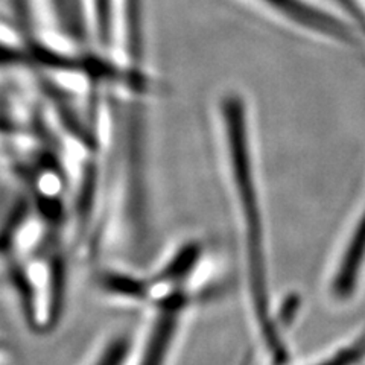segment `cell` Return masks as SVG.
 Here are the masks:
<instances>
[{
  "label": "cell",
  "mask_w": 365,
  "mask_h": 365,
  "mask_svg": "<svg viewBox=\"0 0 365 365\" xmlns=\"http://www.w3.org/2000/svg\"><path fill=\"white\" fill-rule=\"evenodd\" d=\"M262 2H265L272 9L279 11V14L303 28L334 37L339 41L350 40V32L338 20L323 14V11H318L302 0H262Z\"/></svg>",
  "instance_id": "obj_2"
},
{
  "label": "cell",
  "mask_w": 365,
  "mask_h": 365,
  "mask_svg": "<svg viewBox=\"0 0 365 365\" xmlns=\"http://www.w3.org/2000/svg\"><path fill=\"white\" fill-rule=\"evenodd\" d=\"M364 356H365V336H364V339H361L358 342L356 346L342 350L334 358H330V359H327L326 362H322L319 365H351V364L358 362Z\"/></svg>",
  "instance_id": "obj_5"
},
{
  "label": "cell",
  "mask_w": 365,
  "mask_h": 365,
  "mask_svg": "<svg viewBox=\"0 0 365 365\" xmlns=\"http://www.w3.org/2000/svg\"><path fill=\"white\" fill-rule=\"evenodd\" d=\"M185 306V297H170L163 304L148 339L140 365H163L170 342L177 332L180 311Z\"/></svg>",
  "instance_id": "obj_3"
},
{
  "label": "cell",
  "mask_w": 365,
  "mask_h": 365,
  "mask_svg": "<svg viewBox=\"0 0 365 365\" xmlns=\"http://www.w3.org/2000/svg\"><path fill=\"white\" fill-rule=\"evenodd\" d=\"M365 259V212L351 235L349 245L344 251V257L339 264L338 272L334 280V294L338 299H347L355 289L359 272Z\"/></svg>",
  "instance_id": "obj_4"
},
{
  "label": "cell",
  "mask_w": 365,
  "mask_h": 365,
  "mask_svg": "<svg viewBox=\"0 0 365 365\" xmlns=\"http://www.w3.org/2000/svg\"><path fill=\"white\" fill-rule=\"evenodd\" d=\"M225 134L230 153L232 173L239 205H241L242 221L245 224L247 239V260L251 300H253L255 315L267 347L272 358L283 361L287 358L282 338L277 334V327L272 322L269 312V292L267 280V262L264 247V228L257 202V190L255 185L253 166H251L247 118L244 102L239 96L230 95L224 99L222 106Z\"/></svg>",
  "instance_id": "obj_1"
}]
</instances>
